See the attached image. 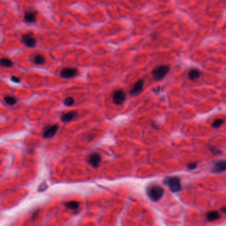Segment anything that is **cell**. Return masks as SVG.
Instances as JSON below:
<instances>
[{
  "instance_id": "obj_8",
  "label": "cell",
  "mask_w": 226,
  "mask_h": 226,
  "mask_svg": "<svg viewBox=\"0 0 226 226\" xmlns=\"http://www.w3.org/2000/svg\"><path fill=\"white\" fill-rule=\"evenodd\" d=\"M78 73V69L74 68H65L60 72V76L63 78H69L74 77Z\"/></svg>"
},
{
  "instance_id": "obj_5",
  "label": "cell",
  "mask_w": 226,
  "mask_h": 226,
  "mask_svg": "<svg viewBox=\"0 0 226 226\" xmlns=\"http://www.w3.org/2000/svg\"><path fill=\"white\" fill-rule=\"evenodd\" d=\"M21 41L26 47L29 48L34 47L37 44V39L32 35V34H23L21 37Z\"/></svg>"
},
{
  "instance_id": "obj_19",
  "label": "cell",
  "mask_w": 226,
  "mask_h": 226,
  "mask_svg": "<svg viewBox=\"0 0 226 226\" xmlns=\"http://www.w3.org/2000/svg\"><path fill=\"white\" fill-rule=\"evenodd\" d=\"M75 102V101L74 100V98H72V97H68V98H66L64 100V105L66 106H72L74 105V103Z\"/></svg>"
},
{
  "instance_id": "obj_17",
  "label": "cell",
  "mask_w": 226,
  "mask_h": 226,
  "mask_svg": "<svg viewBox=\"0 0 226 226\" xmlns=\"http://www.w3.org/2000/svg\"><path fill=\"white\" fill-rule=\"evenodd\" d=\"M68 209L72 210H75L79 207V203L77 201H71L65 204Z\"/></svg>"
},
{
  "instance_id": "obj_22",
  "label": "cell",
  "mask_w": 226,
  "mask_h": 226,
  "mask_svg": "<svg viewBox=\"0 0 226 226\" xmlns=\"http://www.w3.org/2000/svg\"><path fill=\"white\" fill-rule=\"evenodd\" d=\"M11 80L12 82L15 83H19L21 81V79L19 77H17V76H11Z\"/></svg>"
},
{
  "instance_id": "obj_12",
  "label": "cell",
  "mask_w": 226,
  "mask_h": 226,
  "mask_svg": "<svg viewBox=\"0 0 226 226\" xmlns=\"http://www.w3.org/2000/svg\"><path fill=\"white\" fill-rule=\"evenodd\" d=\"M77 116V113L75 112H69L68 113H66L65 114H64L63 116H62V121L63 122H69V121H71Z\"/></svg>"
},
{
  "instance_id": "obj_10",
  "label": "cell",
  "mask_w": 226,
  "mask_h": 226,
  "mask_svg": "<svg viewBox=\"0 0 226 226\" xmlns=\"http://www.w3.org/2000/svg\"><path fill=\"white\" fill-rule=\"evenodd\" d=\"M58 129V126L57 125H53V126L48 127L44 130L43 134V137L44 139H49L53 137L54 135L56 133Z\"/></svg>"
},
{
  "instance_id": "obj_9",
  "label": "cell",
  "mask_w": 226,
  "mask_h": 226,
  "mask_svg": "<svg viewBox=\"0 0 226 226\" xmlns=\"http://www.w3.org/2000/svg\"><path fill=\"white\" fill-rule=\"evenodd\" d=\"M143 86H144V80H138L135 83L132 88V89L130 90V95L133 96L138 95L139 93L142 92V88H143Z\"/></svg>"
},
{
  "instance_id": "obj_15",
  "label": "cell",
  "mask_w": 226,
  "mask_h": 226,
  "mask_svg": "<svg viewBox=\"0 0 226 226\" xmlns=\"http://www.w3.org/2000/svg\"><path fill=\"white\" fill-rule=\"evenodd\" d=\"M200 72L197 70V69H193L190 71H189V74H188V77L191 80H196L200 77Z\"/></svg>"
},
{
  "instance_id": "obj_1",
  "label": "cell",
  "mask_w": 226,
  "mask_h": 226,
  "mask_svg": "<svg viewBox=\"0 0 226 226\" xmlns=\"http://www.w3.org/2000/svg\"><path fill=\"white\" fill-rule=\"evenodd\" d=\"M147 194L151 200L156 201L162 198L164 194V190L158 185H153L148 188Z\"/></svg>"
},
{
  "instance_id": "obj_4",
  "label": "cell",
  "mask_w": 226,
  "mask_h": 226,
  "mask_svg": "<svg viewBox=\"0 0 226 226\" xmlns=\"http://www.w3.org/2000/svg\"><path fill=\"white\" fill-rule=\"evenodd\" d=\"M126 98V95L125 92L122 90H117L113 93V100L115 104L123 103Z\"/></svg>"
},
{
  "instance_id": "obj_23",
  "label": "cell",
  "mask_w": 226,
  "mask_h": 226,
  "mask_svg": "<svg viewBox=\"0 0 226 226\" xmlns=\"http://www.w3.org/2000/svg\"><path fill=\"white\" fill-rule=\"evenodd\" d=\"M220 210H221V211H223L224 213H225V214H226V207H222V208H221V209H220Z\"/></svg>"
},
{
  "instance_id": "obj_16",
  "label": "cell",
  "mask_w": 226,
  "mask_h": 226,
  "mask_svg": "<svg viewBox=\"0 0 226 226\" xmlns=\"http://www.w3.org/2000/svg\"><path fill=\"white\" fill-rule=\"evenodd\" d=\"M33 62L34 64H36L37 65H41L43 64L45 62V58L42 54H38L34 57Z\"/></svg>"
},
{
  "instance_id": "obj_21",
  "label": "cell",
  "mask_w": 226,
  "mask_h": 226,
  "mask_svg": "<svg viewBox=\"0 0 226 226\" xmlns=\"http://www.w3.org/2000/svg\"><path fill=\"white\" fill-rule=\"evenodd\" d=\"M197 166H198L197 162H192V163H190V164L187 165V168L190 169V170H194V169H196Z\"/></svg>"
},
{
  "instance_id": "obj_7",
  "label": "cell",
  "mask_w": 226,
  "mask_h": 226,
  "mask_svg": "<svg viewBox=\"0 0 226 226\" xmlns=\"http://www.w3.org/2000/svg\"><path fill=\"white\" fill-rule=\"evenodd\" d=\"M37 11L33 10H27L24 13V21L27 23H35L37 21Z\"/></svg>"
},
{
  "instance_id": "obj_6",
  "label": "cell",
  "mask_w": 226,
  "mask_h": 226,
  "mask_svg": "<svg viewBox=\"0 0 226 226\" xmlns=\"http://www.w3.org/2000/svg\"><path fill=\"white\" fill-rule=\"evenodd\" d=\"M226 171V160H220L214 163L212 172L213 173H221Z\"/></svg>"
},
{
  "instance_id": "obj_11",
  "label": "cell",
  "mask_w": 226,
  "mask_h": 226,
  "mask_svg": "<svg viewBox=\"0 0 226 226\" xmlns=\"http://www.w3.org/2000/svg\"><path fill=\"white\" fill-rule=\"evenodd\" d=\"M100 161H101V156L99 153H93L90 155L88 159L89 164L95 168L99 166Z\"/></svg>"
},
{
  "instance_id": "obj_18",
  "label": "cell",
  "mask_w": 226,
  "mask_h": 226,
  "mask_svg": "<svg viewBox=\"0 0 226 226\" xmlns=\"http://www.w3.org/2000/svg\"><path fill=\"white\" fill-rule=\"evenodd\" d=\"M5 102L10 106H13L17 103V99L12 96H7L4 98Z\"/></svg>"
},
{
  "instance_id": "obj_20",
  "label": "cell",
  "mask_w": 226,
  "mask_h": 226,
  "mask_svg": "<svg viewBox=\"0 0 226 226\" xmlns=\"http://www.w3.org/2000/svg\"><path fill=\"white\" fill-rule=\"evenodd\" d=\"M223 123H224L223 120H221V119L215 120L212 123V127L214 128H218V127H220Z\"/></svg>"
},
{
  "instance_id": "obj_3",
  "label": "cell",
  "mask_w": 226,
  "mask_h": 226,
  "mask_svg": "<svg viewBox=\"0 0 226 226\" xmlns=\"http://www.w3.org/2000/svg\"><path fill=\"white\" fill-rule=\"evenodd\" d=\"M170 70L169 66L167 65H161L159 67L155 68L152 72L153 78L155 80H160L163 79L165 76L167 74Z\"/></svg>"
},
{
  "instance_id": "obj_14",
  "label": "cell",
  "mask_w": 226,
  "mask_h": 226,
  "mask_svg": "<svg viewBox=\"0 0 226 226\" xmlns=\"http://www.w3.org/2000/svg\"><path fill=\"white\" fill-rule=\"evenodd\" d=\"M13 65V61L8 58H0V66L3 67H5V68H9L11 67Z\"/></svg>"
},
{
  "instance_id": "obj_13",
  "label": "cell",
  "mask_w": 226,
  "mask_h": 226,
  "mask_svg": "<svg viewBox=\"0 0 226 226\" xmlns=\"http://www.w3.org/2000/svg\"><path fill=\"white\" fill-rule=\"evenodd\" d=\"M221 215L217 211H211L206 214V218L209 221H214V220H217L220 219Z\"/></svg>"
},
{
  "instance_id": "obj_2",
  "label": "cell",
  "mask_w": 226,
  "mask_h": 226,
  "mask_svg": "<svg viewBox=\"0 0 226 226\" xmlns=\"http://www.w3.org/2000/svg\"><path fill=\"white\" fill-rule=\"evenodd\" d=\"M163 183L167 186L173 192H177L181 189V184L180 179L176 176L167 177L163 180Z\"/></svg>"
}]
</instances>
